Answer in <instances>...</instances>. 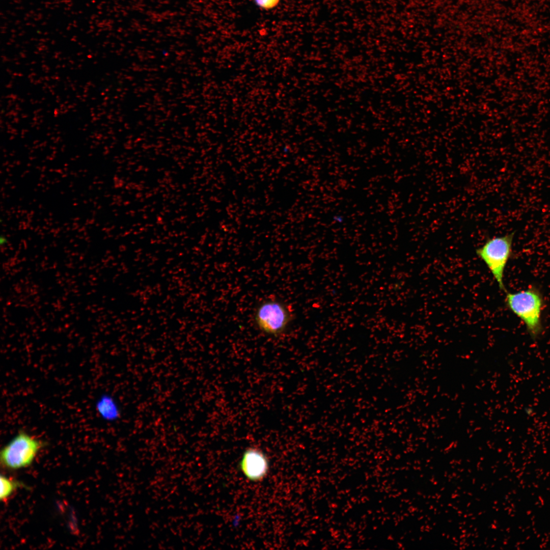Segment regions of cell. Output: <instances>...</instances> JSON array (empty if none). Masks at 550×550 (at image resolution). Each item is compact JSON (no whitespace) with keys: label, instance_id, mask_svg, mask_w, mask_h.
<instances>
[{"label":"cell","instance_id":"obj_1","mask_svg":"<svg viewBox=\"0 0 550 550\" xmlns=\"http://www.w3.org/2000/svg\"><path fill=\"white\" fill-rule=\"evenodd\" d=\"M505 304L508 308L524 323L531 338L537 339L542 332L541 314L543 300L534 287L515 292H507Z\"/></svg>","mask_w":550,"mask_h":550},{"label":"cell","instance_id":"obj_4","mask_svg":"<svg viewBox=\"0 0 550 550\" xmlns=\"http://www.w3.org/2000/svg\"><path fill=\"white\" fill-rule=\"evenodd\" d=\"M43 446L42 442L25 432H19L2 450L1 462L6 469L16 470L31 465Z\"/></svg>","mask_w":550,"mask_h":550},{"label":"cell","instance_id":"obj_6","mask_svg":"<svg viewBox=\"0 0 550 550\" xmlns=\"http://www.w3.org/2000/svg\"><path fill=\"white\" fill-rule=\"evenodd\" d=\"M97 407L101 417L107 421L115 422L121 416L119 404L116 400L109 395H105L101 398Z\"/></svg>","mask_w":550,"mask_h":550},{"label":"cell","instance_id":"obj_2","mask_svg":"<svg viewBox=\"0 0 550 550\" xmlns=\"http://www.w3.org/2000/svg\"><path fill=\"white\" fill-rule=\"evenodd\" d=\"M514 233L488 238L477 248V256L485 263L501 290L505 291L504 271L511 255Z\"/></svg>","mask_w":550,"mask_h":550},{"label":"cell","instance_id":"obj_9","mask_svg":"<svg viewBox=\"0 0 550 550\" xmlns=\"http://www.w3.org/2000/svg\"><path fill=\"white\" fill-rule=\"evenodd\" d=\"M524 411L526 415L529 416L533 415L534 413V410L531 407H526L524 409Z\"/></svg>","mask_w":550,"mask_h":550},{"label":"cell","instance_id":"obj_3","mask_svg":"<svg viewBox=\"0 0 550 550\" xmlns=\"http://www.w3.org/2000/svg\"><path fill=\"white\" fill-rule=\"evenodd\" d=\"M257 327L271 336L284 333L293 319L288 306L277 299H267L257 306L254 316Z\"/></svg>","mask_w":550,"mask_h":550},{"label":"cell","instance_id":"obj_11","mask_svg":"<svg viewBox=\"0 0 550 550\" xmlns=\"http://www.w3.org/2000/svg\"><path fill=\"white\" fill-rule=\"evenodd\" d=\"M334 219L335 221H336L338 222H342L343 221V218L340 216H335Z\"/></svg>","mask_w":550,"mask_h":550},{"label":"cell","instance_id":"obj_5","mask_svg":"<svg viewBox=\"0 0 550 550\" xmlns=\"http://www.w3.org/2000/svg\"><path fill=\"white\" fill-rule=\"evenodd\" d=\"M239 468L248 480L253 482H259L263 480L269 472V460L260 449L249 447L242 453Z\"/></svg>","mask_w":550,"mask_h":550},{"label":"cell","instance_id":"obj_7","mask_svg":"<svg viewBox=\"0 0 550 550\" xmlns=\"http://www.w3.org/2000/svg\"><path fill=\"white\" fill-rule=\"evenodd\" d=\"M20 484L5 475L1 476V494L2 501H5L16 490Z\"/></svg>","mask_w":550,"mask_h":550},{"label":"cell","instance_id":"obj_8","mask_svg":"<svg viewBox=\"0 0 550 550\" xmlns=\"http://www.w3.org/2000/svg\"><path fill=\"white\" fill-rule=\"evenodd\" d=\"M256 4L260 8L269 10L276 7L280 0H254Z\"/></svg>","mask_w":550,"mask_h":550},{"label":"cell","instance_id":"obj_10","mask_svg":"<svg viewBox=\"0 0 550 550\" xmlns=\"http://www.w3.org/2000/svg\"><path fill=\"white\" fill-rule=\"evenodd\" d=\"M0 240L1 245H5L7 243V239L5 236H1Z\"/></svg>","mask_w":550,"mask_h":550}]
</instances>
